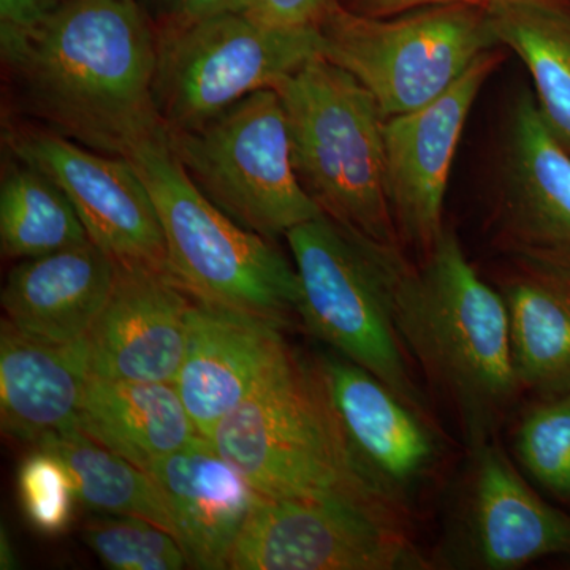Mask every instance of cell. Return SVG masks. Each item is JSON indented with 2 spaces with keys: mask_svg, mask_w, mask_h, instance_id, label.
Masks as SVG:
<instances>
[{
  "mask_svg": "<svg viewBox=\"0 0 570 570\" xmlns=\"http://www.w3.org/2000/svg\"><path fill=\"white\" fill-rule=\"evenodd\" d=\"M17 568L18 561L17 557H14L13 547H11L6 528L2 527V530H0V569L10 570Z\"/></svg>",
  "mask_w": 570,
  "mask_h": 570,
  "instance_id": "33",
  "label": "cell"
},
{
  "mask_svg": "<svg viewBox=\"0 0 570 570\" xmlns=\"http://www.w3.org/2000/svg\"><path fill=\"white\" fill-rule=\"evenodd\" d=\"M346 2L341 3L355 13L373 18H390L412 10L426 9V7L453 6V3L490 7L505 0H346Z\"/></svg>",
  "mask_w": 570,
  "mask_h": 570,
  "instance_id": "32",
  "label": "cell"
},
{
  "mask_svg": "<svg viewBox=\"0 0 570 570\" xmlns=\"http://www.w3.org/2000/svg\"><path fill=\"white\" fill-rule=\"evenodd\" d=\"M22 512L33 530L58 535L70 527L78 501L69 469L47 450L33 449L18 471Z\"/></svg>",
  "mask_w": 570,
  "mask_h": 570,
  "instance_id": "28",
  "label": "cell"
},
{
  "mask_svg": "<svg viewBox=\"0 0 570 570\" xmlns=\"http://www.w3.org/2000/svg\"><path fill=\"white\" fill-rule=\"evenodd\" d=\"M63 0H0V48L20 43L43 28Z\"/></svg>",
  "mask_w": 570,
  "mask_h": 570,
  "instance_id": "30",
  "label": "cell"
},
{
  "mask_svg": "<svg viewBox=\"0 0 570 570\" xmlns=\"http://www.w3.org/2000/svg\"><path fill=\"white\" fill-rule=\"evenodd\" d=\"M317 55V28H272L246 13L164 21L156 31L154 104L168 132H190Z\"/></svg>",
  "mask_w": 570,
  "mask_h": 570,
  "instance_id": "8",
  "label": "cell"
},
{
  "mask_svg": "<svg viewBox=\"0 0 570 570\" xmlns=\"http://www.w3.org/2000/svg\"><path fill=\"white\" fill-rule=\"evenodd\" d=\"M6 146L14 159L39 168L62 187L94 245L116 264L168 273L159 214L129 159L31 127L7 130Z\"/></svg>",
  "mask_w": 570,
  "mask_h": 570,
  "instance_id": "11",
  "label": "cell"
},
{
  "mask_svg": "<svg viewBox=\"0 0 570 570\" xmlns=\"http://www.w3.org/2000/svg\"><path fill=\"white\" fill-rule=\"evenodd\" d=\"M487 9L499 45L530 71L543 121L570 153V0H505Z\"/></svg>",
  "mask_w": 570,
  "mask_h": 570,
  "instance_id": "23",
  "label": "cell"
},
{
  "mask_svg": "<svg viewBox=\"0 0 570 570\" xmlns=\"http://www.w3.org/2000/svg\"><path fill=\"white\" fill-rule=\"evenodd\" d=\"M283 100L296 178L330 219L400 247L385 178V118L348 71L314 56L275 86Z\"/></svg>",
  "mask_w": 570,
  "mask_h": 570,
  "instance_id": "4",
  "label": "cell"
},
{
  "mask_svg": "<svg viewBox=\"0 0 570 570\" xmlns=\"http://www.w3.org/2000/svg\"><path fill=\"white\" fill-rule=\"evenodd\" d=\"M146 471L163 491L189 568L228 569L236 542L262 494L204 436L157 460Z\"/></svg>",
  "mask_w": 570,
  "mask_h": 570,
  "instance_id": "18",
  "label": "cell"
},
{
  "mask_svg": "<svg viewBox=\"0 0 570 570\" xmlns=\"http://www.w3.org/2000/svg\"><path fill=\"white\" fill-rule=\"evenodd\" d=\"M288 347L284 325L194 298L175 387L198 434L212 438L220 420L254 392Z\"/></svg>",
  "mask_w": 570,
  "mask_h": 570,
  "instance_id": "16",
  "label": "cell"
},
{
  "mask_svg": "<svg viewBox=\"0 0 570 570\" xmlns=\"http://www.w3.org/2000/svg\"><path fill=\"white\" fill-rule=\"evenodd\" d=\"M254 0H165V21L194 22L220 14L247 13Z\"/></svg>",
  "mask_w": 570,
  "mask_h": 570,
  "instance_id": "31",
  "label": "cell"
},
{
  "mask_svg": "<svg viewBox=\"0 0 570 570\" xmlns=\"http://www.w3.org/2000/svg\"><path fill=\"white\" fill-rule=\"evenodd\" d=\"M521 468L543 490L570 502V392L540 396L515 431Z\"/></svg>",
  "mask_w": 570,
  "mask_h": 570,
  "instance_id": "27",
  "label": "cell"
},
{
  "mask_svg": "<svg viewBox=\"0 0 570 570\" xmlns=\"http://www.w3.org/2000/svg\"><path fill=\"white\" fill-rule=\"evenodd\" d=\"M78 430L142 469L200 436L175 384L96 374L86 381Z\"/></svg>",
  "mask_w": 570,
  "mask_h": 570,
  "instance_id": "22",
  "label": "cell"
},
{
  "mask_svg": "<svg viewBox=\"0 0 570 570\" xmlns=\"http://www.w3.org/2000/svg\"><path fill=\"white\" fill-rule=\"evenodd\" d=\"M521 387L570 392V257L512 253L499 279Z\"/></svg>",
  "mask_w": 570,
  "mask_h": 570,
  "instance_id": "20",
  "label": "cell"
},
{
  "mask_svg": "<svg viewBox=\"0 0 570 570\" xmlns=\"http://www.w3.org/2000/svg\"><path fill=\"white\" fill-rule=\"evenodd\" d=\"M340 0H254L247 17L281 29L317 28Z\"/></svg>",
  "mask_w": 570,
  "mask_h": 570,
  "instance_id": "29",
  "label": "cell"
},
{
  "mask_svg": "<svg viewBox=\"0 0 570 570\" xmlns=\"http://www.w3.org/2000/svg\"><path fill=\"white\" fill-rule=\"evenodd\" d=\"M317 360L356 455L409 508V498L439 461V441L428 415L336 352Z\"/></svg>",
  "mask_w": 570,
  "mask_h": 570,
  "instance_id": "17",
  "label": "cell"
},
{
  "mask_svg": "<svg viewBox=\"0 0 570 570\" xmlns=\"http://www.w3.org/2000/svg\"><path fill=\"white\" fill-rule=\"evenodd\" d=\"M127 159L151 194L167 245L168 273L193 298L287 325L298 314L299 284L273 242L246 230L190 181L168 132Z\"/></svg>",
  "mask_w": 570,
  "mask_h": 570,
  "instance_id": "5",
  "label": "cell"
},
{
  "mask_svg": "<svg viewBox=\"0 0 570 570\" xmlns=\"http://www.w3.org/2000/svg\"><path fill=\"white\" fill-rule=\"evenodd\" d=\"M318 56L362 82L385 119L419 110L501 47L487 7L453 3L390 18L336 3L318 22Z\"/></svg>",
  "mask_w": 570,
  "mask_h": 570,
  "instance_id": "7",
  "label": "cell"
},
{
  "mask_svg": "<svg viewBox=\"0 0 570 570\" xmlns=\"http://www.w3.org/2000/svg\"><path fill=\"white\" fill-rule=\"evenodd\" d=\"M412 532L370 510L337 501L262 497L228 569L404 570L425 569Z\"/></svg>",
  "mask_w": 570,
  "mask_h": 570,
  "instance_id": "10",
  "label": "cell"
},
{
  "mask_svg": "<svg viewBox=\"0 0 570 570\" xmlns=\"http://www.w3.org/2000/svg\"><path fill=\"white\" fill-rule=\"evenodd\" d=\"M0 55L21 107L50 132L126 159L167 132L153 97L156 31L137 0H63Z\"/></svg>",
  "mask_w": 570,
  "mask_h": 570,
  "instance_id": "1",
  "label": "cell"
},
{
  "mask_svg": "<svg viewBox=\"0 0 570 570\" xmlns=\"http://www.w3.org/2000/svg\"><path fill=\"white\" fill-rule=\"evenodd\" d=\"M168 140L195 187L246 230L275 242L325 216L296 178L283 100L273 88L190 132H168Z\"/></svg>",
  "mask_w": 570,
  "mask_h": 570,
  "instance_id": "9",
  "label": "cell"
},
{
  "mask_svg": "<svg viewBox=\"0 0 570 570\" xmlns=\"http://www.w3.org/2000/svg\"><path fill=\"white\" fill-rule=\"evenodd\" d=\"M51 452L69 469L78 502L96 513L141 517L175 534L163 491L146 469L102 448L80 431L43 439L37 448Z\"/></svg>",
  "mask_w": 570,
  "mask_h": 570,
  "instance_id": "25",
  "label": "cell"
},
{
  "mask_svg": "<svg viewBox=\"0 0 570 570\" xmlns=\"http://www.w3.org/2000/svg\"><path fill=\"white\" fill-rule=\"evenodd\" d=\"M504 59L483 52L466 73L436 100L385 119V178L393 223L401 245L425 257L444 232V200L450 171L469 112L480 89Z\"/></svg>",
  "mask_w": 570,
  "mask_h": 570,
  "instance_id": "12",
  "label": "cell"
},
{
  "mask_svg": "<svg viewBox=\"0 0 570 570\" xmlns=\"http://www.w3.org/2000/svg\"><path fill=\"white\" fill-rule=\"evenodd\" d=\"M209 441L262 497L347 502L412 532L407 505L356 455L321 363L294 347Z\"/></svg>",
  "mask_w": 570,
  "mask_h": 570,
  "instance_id": "3",
  "label": "cell"
},
{
  "mask_svg": "<svg viewBox=\"0 0 570 570\" xmlns=\"http://www.w3.org/2000/svg\"><path fill=\"white\" fill-rule=\"evenodd\" d=\"M393 314L407 355L452 407L468 448L493 441L523 390L508 306L450 225L419 265L401 266Z\"/></svg>",
  "mask_w": 570,
  "mask_h": 570,
  "instance_id": "2",
  "label": "cell"
},
{
  "mask_svg": "<svg viewBox=\"0 0 570 570\" xmlns=\"http://www.w3.org/2000/svg\"><path fill=\"white\" fill-rule=\"evenodd\" d=\"M493 225L508 254L570 257V153L523 89L509 105L499 141Z\"/></svg>",
  "mask_w": 570,
  "mask_h": 570,
  "instance_id": "14",
  "label": "cell"
},
{
  "mask_svg": "<svg viewBox=\"0 0 570 570\" xmlns=\"http://www.w3.org/2000/svg\"><path fill=\"white\" fill-rule=\"evenodd\" d=\"M116 269L110 255L92 242L24 258L3 284V318L47 343H81L110 298Z\"/></svg>",
  "mask_w": 570,
  "mask_h": 570,
  "instance_id": "19",
  "label": "cell"
},
{
  "mask_svg": "<svg viewBox=\"0 0 570 570\" xmlns=\"http://www.w3.org/2000/svg\"><path fill=\"white\" fill-rule=\"evenodd\" d=\"M88 358L81 343L51 344L0 325V426L24 444L78 430Z\"/></svg>",
  "mask_w": 570,
  "mask_h": 570,
  "instance_id": "21",
  "label": "cell"
},
{
  "mask_svg": "<svg viewBox=\"0 0 570 570\" xmlns=\"http://www.w3.org/2000/svg\"><path fill=\"white\" fill-rule=\"evenodd\" d=\"M81 539L112 570H179L189 568L174 532L141 517L97 513L86 521Z\"/></svg>",
  "mask_w": 570,
  "mask_h": 570,
  "instance_id": "26",
  "label": "cell"
},
{
  "mask_svg": "<svg viewBox=\"0 0 570 570\" xmlns=\"http://www.w3.org/2000/svg\"><path fill=\"white\" fill-rule=\"evenodd\" d=\"M193 302L168 273L118 265L110 298L82 341L91 374L175 384Z\"/></svg>",
  "mask_w": 570,
  "mask_h": 570,
  "instance_id": "15",
  "label": "cell"
},
{
  "mask_svg": "<svg viewBox=\"0 0 570 570\" xmlns=\"http://www.w3.org/2000/svg\"><path fill=\"white\" fill-rule=\"evenodd\" d=\"M91 242L85 224L55 179L10 157L0 183V249L24 261Z\"/></svg>",
  "mask_w": 570,
  "mask_h": 570,
  "instance_id": "24",
  "label": "cell"
},
{
  "mask_svg": "<svg viewBox=\"0 0 570 570\" xmlns=\"http://www.w3.org/2000/svg\"><path fill=\"white\" fill-rule=\"evenodd\" d=\"M469 455L450 532V562L515 570L546 558L570 557V515L543 501L494 441L469 449Z\"/></svg>",
  "mask_w": 570,
  "mask_h": 570,
  "instance_id": "13",
  "label": "cell"
},
{
  "mask_svg": "<svg viewBox=\"0 0 570 570\" xmlns=\"http://www.w3.org/2000/svg\"><path fill=\"white\" fill-rule=\"evenodd\" d=\"M285 238L298 276L296 316L307 332L428 415L393 314L403 249L371 242L326 216L296 225Z\"/></svg>",
  "mask_w": 570,
  "mask_h": 570,
  "instance_id": "6",
  "label": "cell"
}]
</instances>
